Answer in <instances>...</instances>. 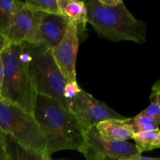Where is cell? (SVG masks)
<instances>
[{"mask_svg": "<svg viewBox=\"0 0 160 160\" xmlns=\"http://www.w3.org/2000/svg\"><path fill=\"white\" fill-rule=\"evenodd\" d=\"M33 113L49 156L62 150L79 152L84 131L71 112L52 98L38 95Z\"/></svg>", "mask_w": 160, "mask_h": 160, "instance_id": "6da1fadb", "label": "cell"}, {"mask_svg": "<svg viewBox=\"0 0 160 160\" xmlns=\"http://www.w3.org/2000/svg\"><path fill=\"white\" fill-rule=\"evenodd\" d=\"M88 23L102 38L119 42L131 41L143 45L147 41L146 23L138 20L128 10L124 2L109 6L101 0L84 1Z\"/></svg>", "mask_w": 160, "mask_h": 160, "instance_id": "7a4b0ae2", "label": "cell"}, {"mask_svg": "<svg viewBox=\"0 0 160 160\" xmlns=\"http://www.w3.org/2000/svg\"><path fill=\"white\" fill-rule=\"evenodd\" d=\"M0 55L4 67L0 87L3 99L33 113L38 92L29 69L31 56L26 43L10 44Z\"/></svg>", "mask_w": 160, "mask_h": 160, "instance_id": "3957f363", "label": "cell"}, {"mask_svg": "<svg viewBox=\"0 0 160 160\" xmlns=\"http://www.w3.org/2000/svg\"><path fill=\"white\" fill-rule=\"evenodd\" d=\"M25 43L31 56L29 69L38 95L52 98L70 112V102L63 95L67 82L53 59L51 49L41 44Z\"/></svg>", "mask_w": 160, "mask_h": 160, "instance_id": "277c9868", "label": "cell"}, {"mask_svg": "<svg viewBox=\"0 0 160 160\" xmlns=\"http://www.w3.org/2000/svg\"><path fill=\"white\" fill-rule=\"evenodd\" d=\"M0 130L23 146L49 156L34 113L5 99L0 102Z\"/></svg>", "mask_w": 160, "mask_h": 160, "instance_id": "5b68a950", "label": "cell"}, {"mask_svg": "<svg viewBox=\"0 0 160 160\" xmlns=\"http://www.w3.org/2000/svg\"><path fill=\"white\" fill-rule=\"evenodd\" d=\"M79 152L83 154L87 160H125L142 155L134 144L103 138L96 127H92L84 131V142Z\"/></svg>", "mask_w": 160, "mask_h": 160, "instance_id": "8992f818", "label": "cell"}, {"mask_svg": "<svg viewBox=\"0 0 160 160\" xmlns=\"http://www.w3.org/2000/svg\"><path fill=\"white\" fill-rule=\"evenodd\" d=\"M70 112L73 114L84 131L108 120H126L103 102L94 98L90 93L81 89L70 102Z\"/></svg>", "mask_w": 160, "mask_h": 160, "instance_id": "52a82bcc", "label": "cell"}, {"mask_svg": "<svg viewBox=\"0 0 160 160\" xmlns=\"http://www.w3.org/2000/svg\"><path fill=\"white\" fill-rule=\"evenodd\" d=\"M79 45L77 28L73 23H69L62 40L51 49L53 59L67 82L77 81L76 62Z\"/></svg>", "mask_w": 160, "mask_h": 160, "instance_id": "ba28073f", "label": "cell"}, {"mask_svg": "<svg viewBox=\"0 0 160 160\" xmlns=\"http://www.w3.org/2000/svg\"><path fill=\"white\" fill-rule=\"evenodd\" d=\"M38 20L32 44H41L52 49L63 38L69 21L66 17L37 12Z\"/></svg>", "mask_w": 160, "mask_h": 160, "instance_id": "9c48e42d", "label": "cell"}, {"mask_svg": "<svg viewBox=\"0 0 160 160\" xmlns=\"http://www.w3.org/2000/svg\"><path fill=\"white\" fill-rule=\"evenodd\" d=\"M37 20V12L31 11L25 6L24 2H22L6 34L9 43H31L35 34Z\"/></svg>", "mask_w": 160, "mask_h": 160, "instance_id": "30bf717a", "label": "cell"}, {"mask_svg": "<svg viewBox=\"0 0 160 160\" xmlns=\"http://www.w3.org/2000/svg\"><path fill=\"white\" fill-rule=\"evenodd\" d=\"M59 9L70 23L77 28L79 35H83L86 32L87 9L84 1L79 0H58Z\"/></svg>", "mask_w": 160, "mask_h": 160, "instance_id": "8fae6325", "label": "cell"}, {"mask_svg": "<svg viewBox=\"0 0 160 160\" xmlns=\"http://www.w3.org/2000/svg\"><path fill=\"white\" fill-rule=\"evenodd\" d=\"M127 119L123 120H106L98 123L96 126V129L105 138L128 142L130 139H133L134 133L131 127L127 123Z\"/></svg>", "mask_w": 160, "mask_h": 160, "instance_id": "7c38bea8", "label": "cell"}, {"mask_svg": "<svg viewBox=\"0 0 160 160\" xmlns=\"http://www.w3.org/2000/svg\"><path fill=\"white\" fill-rule=\"evenodd\" d=\"M133 140L141 154L144 152L160 148V129L134 134Z\"/></svg>", "mask_w": 160, "mask_h": 160, "instance_id": "4fadbf2b", "label": "cell"}, {"mask_svg": "<svg viewBox=\"0 0 160 160\" xmlns=\"http://www.w3.org/2000/svg\"><path fill=\"white\" fill-rule=\"evenodd\" d=\"M23 1L0 0V33L6 36L14 15Z\"/></svg>", "mask_w": 160, "mask_h": 160, "instance_id": "5bb4252c", "label": "cell"}, {"mask_svg": "<svg viewBox=\"0 0 160 160\" xmlns=\"http://www.w3.org/2000/svg\"><path fill=\"white\" fill-rule=\"evenodd\" d=\"M127 123L131 127L134 134L159 129L160 123L155 119L139 113L132 118L127 119Z\"/></svg>", "mask_w": 160, "mask_h": 160, "instance_id": "9a60e30c", "label": "cell"}, {"mask_svg": "<svg viewBox=\"0 0 160 160\" xmlns=\"http://www.w3.org/2000/svg\"><path fill=\"white\" fill-rule=\"evenodd\" d=\"M24 3L28 9L34 12L62 15L59 9L58 0H28L24 1Z\"/></svg>", "mask_w": 160, "mask_h": 160, "instance_id": "2e32d148", "label": "cell"}, {"mask_svg": "<svg viewBox=\"0 0 160 160\" xmlns=\"http://www.w3.org/2000/svg\"><path fill=\"white\" fill-rule=\"evenodd\" d=\"M81 88L78 85L77 81H70L66 84L63 90V95L66 99L70 102L77 96L78 93L81 92Z\"/></svg>", "mask_w": 160, "mask_h": 160, "instance_id": "e0dca14e", "label": "cell"}, {"mask_svg": "<svg viewBox=\"0 0 160 160\" xmlns=\"http://www.w3.org/2000/svg\"><path fill=\"white\" fill-rule=\"evenodd\" d=\"M140 113L142 115L155 119L160 123V106L156 100H151L149 106Z\"/></svg>", "mask_w": 160, "mask_h": 160, "instance_id": "ac0fdd59", "label": "cell"}, {"mask_svg": "<svg viewBox=\"0 0 160 160\" xmlns=\"http://www.w3.org/2000/svg\"><path fill=\"white\" fill-rule=\"evenodd\" d=\"M6 135L0 130V160H9L6 149Z\"/></svg>", "mask_w": 160, "mask_h": 160, "instance_id": "d6986e66", "label": "cell"}, {"mask_svg": "<svg viewBox=\"0 0 160 160\" xmlns=\"http://www.w3.org/2000/svg\"><path fill=\"white\" fill-rule=\"evenodd\" d=\"M150 100H156L160 106V80L156 81L152 88Z\"/></svg>", "mask_w": 160, "mask_h": 160, "instance_id": "ffe728a7", "label": "cell"}, {"mask_svg": "<svg viewBox=\"0 0 160 160\" xmlns=\"http://www.w3.org/2000/svg\"><path fill=\"white\" fill-rule=\"evenodd\" d=\"M9 45H10L8 39L6 38V36L0 33V54L3 52V50L6 48Z\"/></svg>", "mask_w": 160, "mask_h": 160, "instance_id": "44dd1931", "label": "cell"}, {"mask_svg": "<svg viewBox=\"0 0 160 160\" xmlns=\"http://www.w3.org/2000/svg\"><path fill=\"white\" fill-rule=\"evenodd\" d=\"M125 160H160V158H154V157H147V156H142V155L134 156V157Z\"/></svg>", "mask_w": 160, "mask_h": 160, "instance_id": "7402d4cb", "label": "cell"}, {"mask_svg": "<svg viewBox=\"0 0 160 160\" xmlns=\"http://www.w3.org/2000/svg\"><path fill=\"white\" fill-rule=\"evenodd\" d=\"M102 3L109 6H116L122 2V0H101Z\"/></svg>", "mask_w": 160, "mask_h": 160, "instance_id": "603a6c76", "label": "cell"}, {"mask_svg": "<svg viewBox=\"0 0 160 160\" xmlns=\"http://www.w3.org/2000/svg\"><path fill=\"white\" fill-rule=\"evenodd\" d=\"M3 77H4V67H3L2 59L1 55H0V87L2 84Z\"/></svg>", "mask_w": 160, "mask_h": 160, "instance_id": "cb8c5ba5", "label": "cell"}, {"mask_svg": "<svg viewBox=\"0 0 160 160\" xmlns=\"http://www.w3.org/2000/svg\"><path fill=\"white\" fill-rule=\"evenodd\" d=\"M2 100H3V98H2V94H1V89H0V102H1Z\"/></svg>", "mask_w": 160, "mask_h": 160, "instance_id": "d4e9b609", "label": "cell"}, {"mask_svg": "<svg viewBox=\"0 0 160 160\" xmlns=\"http://www.w3.org/2000/svg\"><path fill=\"white\" fill-rule=\"evenodd\" d=\"M102 160H119V159H102Z\"/></svg>", "mask_w": 160, "mask_h": 160, "instance_id": "484cf974", "label": "cell"}]
</instances>
